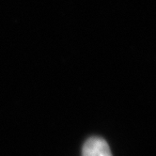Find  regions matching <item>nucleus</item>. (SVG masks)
Wrapping results in <instances>:
<instances>
[{
  "label": "nucleus",
  "mask_w": 156,
  "mask_h": 156,
  "mask_svg": "<svg viewBox=\"0 0 156 156\" xmlns=\"http://www.w3.org/2000/svg\"><path fill=\"white\" fill-rule=\"evenodd\" d=\"M82 156H112V153L105 139L94 136L85 142Z\"/></svg>",
  "instance_id": "1"
}]
</instances>
